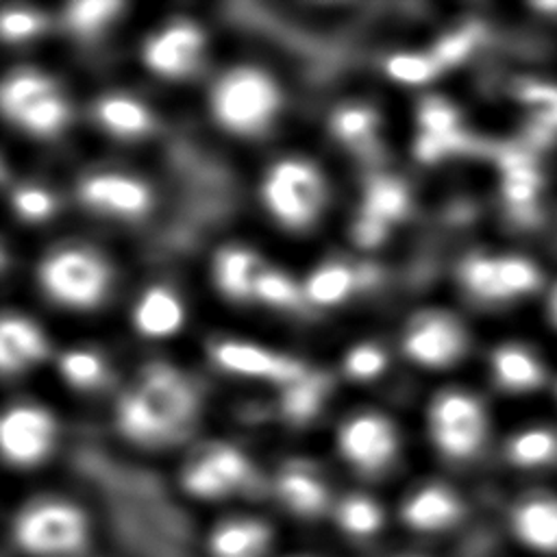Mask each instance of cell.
<instances>
[{"mask_svg": "<svg viewBox=\"0 0 557 557\" xmlns=\"http://www.w3.org/2000/svg\"><path fill=\"white\" fill-rule=\"evenodd\" d=\"M342 457L361 474L383 472L398 450V437L389 420L381 416H359L339 431Z\"/></svg>", "mask_w": 557, "mask_h": 557, "instance_id": "obj_12", "label": "cell"}, {"mask_svg": "<svg viewBox=\"0 0 557 557\" xmlns=\"http://www.w3.org/2000/svg\"><path fill=\"white\" fill-rule=\"evenodd\" d=\"M15 211L26 220H41L52 211V198L37 187H22L13 194Z\"/></svg>", "mask_w": 557, "mask_h": 557, "instance_id": "obj_39", "label": "cell"}, {"mask_svg": "<svg viewBox=\"0 0 557 557\" xmlns=\"http://www.w3.org/2000/svg\"><path fill=\"white\" fill-rule=\"evenodd\" d=\"M461 281L479 298L507 300L533 292L540 283V272L524 257L474 255L463 261Z\"/></svg>", "mask_w": 557, "mask_h": 557, "instance_id": "obj_9", "label": "cell"}, {"mask_svg": "<svg viewBox=\"0 0 557 557\" xmlns=\"http://www.w3.org/2000/svg\"><path fill=\"white\" fill-rule=\"evenodd\" d=\"M278 507L300 522H315L331 513L333 498L324 479L309 466L289 463L270 485Z\"/></svg>", "mask_w": 557, "mask_h": 557, "instance_id": "obj_13", "label": "cell"}, {"mask_svg": "<svg viewBox=\"0 0 557 557\" xmlns=\"http://www.w3.org/2000/svg\"><path fill=\"white\" fill-rule=\"evenodd\" d=\"M48 352L44 335L28 320L4 315L0 326V363L4 372L20 370Z\"/></svg>", "mask_w": 557, "mask_h": 557, "instance_id": "obj_20", "label": "cell"}, {"mask_svg": "<svg viewBox=\"0 0 557 557\" xmlns=\"http://www.w3.org/2000/svg\"><path fill=\"white\" fill-rule=\"evenodd\" d=\"M263 268L259 259L244 248H224L215 261V276L224 294L231 298L255 296V285Z\"/></svg>", "mask_w": 557, "mask_h": 557, "instance_id": "obj_22", "label": "cell"}, {"mask_svg": "<svg viewBox=\"0 0 557 557\" xmlns=\"http://www.w3.org/2000/svg\"><path fill=\"white\" fill-rule=\"evenodd\" d=\"M442 67L429 54H396L387 61V72L403 83H424L433 78Z\"/></svg>", "mask_w": 557, "mask_h": 557, "instance_id": "obj_35", "label": "cell"}, {"mask_svg": "<svg viewBox=\"0 0 557 557\" xmlns=\"http://www.w3.org/2000/svg\"><path fill=\"white\" fill-rule=\"evenodd\" d=\"M61 372L63 376L78 387H89L102 381V361L87 350H72L61 357Z\"/></svg>", "mask_w": 557, "mask_h": 557, "instance_id": "obj_34", "label": "cell"}, {"mask_svg": "<svg viewBox=\"0 0 557 557\" xmlns=\"http://www.w3.org/2000/svg\"><path fill=\"white\" fill-rule=\"evenodd\" d=\"M202 46V33L194 24L178 22L148 39L144 59L154 72L163 76H185L198 65Z\"/></svg>", "mask_w": 557, "mask_h": 557, "instance_id": "obj_15", "label": "cell"}, {"mask_svg": "<svg viewBox=\"0 0 557 557\" xmlns=\"http://www.w3.org/2000/svg\"><path fill=\"white\" fill-rule=\"evenodd\" d=\"M466 513L459 494L444 483H424L411 490L398 507V522L413 535L431 537L455 529Z\"/></svg>", "mask_w": 557, "mask_h": 557, "instance_id": "obj_10", "label": "cell"}, {"mask_svg": "<svg viewBox=\"0 0 557 557\" xmlns=\"http://www.w3.org/2000/svg\"><path fill=\"white\" fill-rule=\"evenodd\" d=\"M524 98L533 104H542V111L546 115H550L553 120H557V89L555 87L533 85L524 91Z\"/></svg>", "mask_w": 557, "mask_h": 557, "instance_id": "obj_42", "label": "cell"}, {"mask_svg": "<svg viewBox=\"0 0 557 557\" xmlns=\"http://www.w3.org/2000/svg\"><path fill=\"white\" fill-rule=\"evenodd\" d=\"M537 9H542V11H557V2H542V4H537Z\"/></svg>", "mask_w": 557, "mask_h": 557, "instance_id": "obj_45", "label": "cell"}, {"mask_svg": "<svg viewBox=\"0 0 557 557\" xmlns=\"http://www.w3.org/2000/svg\"><path fill=\"white\" fill-rule=\"evenodd\" d=\"M276 109V85L252 67L231 70L213 89L215 117L235 133H257L265 128Z\"/></svg>", "mask_w": 557, "mask_h": 557, "instance_id": "obj_4", "label": "cell"}, {"mask_svg": "<svg viewBox=\"0 0 557 557\" xmlns=\"http://www.w3.org/2000/svg\"><path fill=\"white\" fill-rule=\"evenodd\" d=\"M492 368L498 383L507 389L527 392L544 383L542 361L524 346H516V344L498 346L492 355Z\"/></svg>", "mask_w": 557, "mask_h": 557, "instance_id": "obj_21", "label": "cell"}, {"mask_svg": "<svg viewBox=\"0 0 557 557\" xmlns=\"http://www.w3.org/2000/svg\"><path fill=\"white\" fill-rule=\"evenodd\" d=\"M409 209V194L405 185L389 176H379L368 185L363 215L381 220L383 224H392L400 220Z\"/></svg>", "mask_w": 557, "mask_h": 557, "instance_id": "obj_24", "label": "cell"}, {"mask_svg": "<svg viewBox=\"0 0 557 557\" xmlns=\"http://www.w3.org/2000/svg\"><path fill=\"white\" fill-rule=\"evenodd\" d=\"M46 292L72 307L96 305L109 283L107 268L85 250H61L48 257L39 270Z\"/></svg>", "mask_w": 557, "mask_h": 557, "instance_id": "obj_8", "label": "cell"}, {"mask_svg": "<svg viewBox=\"0 0 557 557\" xmlns=\"http://www.w3.org/2000/svg\"><path fill=\"white\" fill-rule=\"evenodd\" d=\"M379 117L368 107H344L333 115V133L348 144H366L374 137Z\"/></svg>", "mask_w": 557, "mask_h": 557, "instance_id": "obj_30", "label": "cell"}, {"mask_svg": "<svg viewBox=\"0 0 557 557\" xmlns=\"http://www.w3.org/2000/svg\"><path fill=\"white\" fill-rule=\"evenodd\" d=\"M120 9L122 4L115 0H81L72 2L65 9V17L72 24V28L81 33H94L104 22H109Z\"/></svg>", "mask_w": 557, "mask_h": 557, "instance_id": "obj_32", "label": "cell"}, {"mask_svg": "<svg viewBox=\"0 0 557 557\" xmlns=\"http://www.w3.org/2000/svg\"><path fill=\"white\" fill-rule=\"evenodd\" d=\"M385 235H387V224L361 213V218L355 224V239L359 246H376L383 242Z\"/></svg>", "mask_w": 557, "mask_h": 557, "instance_id": "obj_41", "label": "cell"}, {"mask_svg": "<svg viewBox=\"0 0 557 557\" xmlns=\"http://www.w3.org/2000/svg\"><path fill=\"white\" fill-rule=\"evenodd\" d=\"M9 544L20 557H89L96 529L81 503L57 494L33 496L11 516Z\"/></svg>", "mask_w": 557, "mask_h": 557, "instance_id": "obj_2", "label": "cell"}, {"mask_svg": "<svg viewBox=\"0 0 557 557\" xmlns=\"http://www.w3.org/2000/svg\"><path fill=\"white\" fill-rule=\"evenodd\" d=\"M418 122L422 126V133H429V135L450 137V135L461 133L459 124H457L459 122L457 111L440 98H426L422 102L420 113H418Z\"/></svg>", "mask_w": 557, "mask_h": 557, "instance_id": "obj_33", "label": "cell"}, {"mask_svg": "<svg viewBox=\"0 0 557 557\" xmlns=\"http://www.w3.org/2000/svg\"><path fill=\"white\" fill-rule=\"evenodd\" d=\"M54 94L50 78L37 72H17L2 87V109L11 120H17L26 109H30L41 98Z\"/></svg>", "mask_w": 557, "mask_h": 557, "instance_id": "obj_27", "label": "cell"}, {"mask_svg": "<svg viewBox=\"0 0 557 557\" xmlns=\"http://www.w3.org/2000/svg\"><path fill=\"white\" fill-rule=\"evenodd\" d=\"M263 200L278 222L300 228L318 215L324 185L309 163L287 159L270 170L263 183Z\"/></svg>", "mask_w": 557, "mask_h": 557, "instance_id": "obj_5", "label": "cell"}, {"mask_svg": "<svg viewBox=\"0 0 557 557\" xmlns=\"http://www.w3.org/2000/svg\"><path fill=\"white\" fill-rule=\"evenodd\" d=\"M472 44H474V33L470 28L457 30V33L440 39L437 46L433 48L431 57L437 61L440 67H444V65L461 61L472 50Z\"/></svg>", "mask_w": 557, "mask_h": 557, "instance_id": "obj_37", "label": "cell"}, {"mask_svg": "<svg viewBox=\"0 0 557 557\" xmlns=\"http://www.w3.org/2000/svg\"><path fill=\"white\" fill-rule=\"evenodd\" d=\"M352 283H355V274L346 265L329 263L309 276L307 296L313 302L331 305L342 300L350 292Z\"/></svg>", "mask_w": 557, "mask_h": 557, "instance_id": "obj_29", "label": "cell"}, {"mask_svg": "<svg viewBox=\"0 0 557 557\" xmlns=\"http://www.w3.org/2000/svg\"><path fill=\"white\" fill-rule=\"evenodd\" d=\"M255 296L270 305H281V307H292L298 305L300 294L298 287L276 270H263L257 285H255Z\"/></svg>", "mask_w": 557, "mask_h": 557, "instance_id": "obj_36", "label": "cell"}, {"mask_svg": "<svg viewBox=\"0 0 557 557\" xmlns=\"http://www.w3.org/2000/svg\"><path fill=\"white\" fill-rule=\"evenodd\" d=\"M511 531L537 553H557V498L537 494L520 500L511 511Z\"/></svg>", "mask_w": 557, "mask_h": 557, "instance_id": "obj_19", "label": "cell"}, {"mask_svg": "<svg viewBox=\"0 0 557 557\" xmlns=\"http://www.w3.org/2000/svg\"><path fill=\"white\" fill-rule=\"evenodd\" d=\"M98 120L120 137H135L144 135L150 126V113L135 100L111 96L98 102Z\"/></svg>", "mask_w": 557, "mask_h": 557, "instance_id": "obj_26", "label": "cell"}, {"mask_svg": "<svg viewBox=\"0 0 557 557\" xmlns=\"http://www.w3.org/2000/svg\"><path fill=\"white\" fill-rule=\"evenodd\" d=\"M181 487L187 496L205 503L250 498L263 490L250 459L228 444L196 448L183 463Z\"/></svg>", "mask_w": 557, "mask_h": 557, "instance_id": "obj_3", "label": "cell"}, {"mask_svg": "<svg viewBox=\"0 0 557 557\" xmlns=\"http://www.w3.org/2000/svg\"><path fill=\"white\" fill-rule=\"evenodd\" d=\"M278 557H322V555L311 553V550H296V553H285V555H278Z\"/></svg>", "mask_w": 557, "mask_h": 557, "instance_id": "obj_44", "label": "cell"}, {"mask_svg": "<svg viewBox=\"0 0 557 557\" xmlns=\"http://www.w3.org/2000/svg\"><path fill=\"white\" fill-rule=\"evenodd\" d=\"M392 557H424L420 553H398V555H392Z\"/></svg>", "mask_w": 557, "mask_h": 557, "instance_id": "obj_46", "label": "cell"}, {"mask_svg": "<svg viewBox=\"0 0 557 557\" xmlns=\"http://www.w3.org/2000/svg\"><path fill=\"white\" fill-rule=\"evenodd\" d=\"M276 524L259 513L235 511L213 520L200 540L202 557H278Z\"/></svg>", "mask_w": 557, "mask_h": 557, "instance_id": "obj_7", "label": "cell"}, {"mask_svg": "<svg viewBox=\"0 0 557 557\" xmlns=\"http://www.w3.org/2000/svg\"><path fill=\"white\" fill-rule=\"evenodd\" d=\"M2 455L17 468H30L48 457L54 444L52 418L30 405H17L9 409L0 426Z\"/></svg>", "mask_w": 557, "mask_h": 557, "instance_id": "obj_11", "label": "cell"}, {"mask_svg": "<svg viewBox=\"0 0 557 557\" xmlns=\"http://www.w3.org/2000/svg\"><path fill=\"white\" fill-rule=\"evenodd\" d=\"M81 200L98 211L117 215H139L148 209L150 194L148 187L139 181L117 174H102L91 176L81 185Z\"/></svg>", "mask_w": 557, "mask_h": 557, "instance_id": "obj_18", "label": "cell"}, {"mask_svg": "<svg viewBox=\"0 0 557 557\" xmlns=\"http://www.w3.org/2000/svg\"><path fill=\"white\" fill-rule=\"evenodd\" d=\"M181 322L183 307L178 298L163 287L148 289L135 309L137 329L150 337L170 335L181 326Z\"/></svg>", "mask_w": 557, "mask_h": 557, "instance_id": "obj_23", "label": "cell"}, {"mask_svg": "<svg viewBox=\"0 0 557 557\" xmlns=\"http://www.w3.org/2000/svg\"><path fill=\"white\" fill-rule=\"evenodd\" d=\"M41 24H44V20L37 13L20 11V9L4 11V15H2V35H4V39H22V37H28V35L37 33L41 28Z\"/></svg>", "mask_w": 557, "mask_h": 557, "instance_id": "obj_40", "label": "cell"}, {"mask_svg": "<svg viewBox=\"0 0 557 557\" xmlns=\"http://www.w3.org/2000/svg\"><path fill=\"white\" fill-rule=\"evenodd\" d=\"M331 387V379L322 372L305 374L302 379L289 383L283 394V411L294 422L311 420L324 403V396Z\"/></svg>", "mask_w": 557, "mask_h": 557, "instance_id": "obj_25", "label": "cell"}, {"mask_svg": "<svg viewBox=\"0 0 557 557\" xmlns=\"http://www.w3.org/2000/svg\"><path fill=\"white\" fill-rule=\"evenodd\" d=\"M335 531L350 544H370L387 527L383 505L361 492L346 494L333 503L329 513Z\"/></svg>", "mask_w": 557, "mask_h": 557, "instance_id": "obj_17", "label": "cell"}, {"mask_svg": "<svg viewBox=\"0 0 557 557\" xmlns=\"http://www.w3.org/2000/svg\"><path fill=\"white\" fill-rule=\"evenodd\" d=\"M548 315H550L553 324L557 326V285L553 287V292H550V296H548Z\"/></svg>", "mask_w": 557, "mask_h": 557, "instance_id": "obj_43", "label": "cell"}, {"mask_svg": "<svg viewBox=\"0 0 557 557\" xmlns=\"http://www.w3.org/2000/svg\"><path fill=\"white\" fill-rule=\"evenodd\" d=\"M507 455L520 468L546 466L557 459V433L544 426L527 429L509 442Z\"/></svg>", "mask_w": 557, "mask_h": 557, "instance_id": "obj_28", "label": "cell"}, {"mask_svg": "<svg viewBox=\"0 0 557 557\" xmlns=\"http://www.w3.org/2000/svg\"><path fill=\"white\" fill-rule=\"evenodd\" d=\"M196 394L172 368L150 366L117 403V429L139 446L159 448L185 437L194 422Z\"/></svg>", "mask_w": 557, "mask_h": 557, "instance_id": "obj_1", "label": "cell"}, {"mask_svg": "<svg viewBox=\"0 0 557 557\" xmlns=\"http://www.w3.org/2000/svg\"><path fill=\"white\" fill-rule=\"evenodd\" d=\"M487 433L483 407L463 392L442 394L431 409V435L435 446L453 459H466L479 450Z\"/></svg>", "mask_w": 557, "mask_h": 557, "instance_id": "obj_6", "label": "cell"}, {"mask_svg": "<svg viewBox=\"0 0 557 557\" xmlns=\"http://www.w3.org/2000/svg\"><path fill=\"white\" fill-rule=\"evenodd\" d=\"M463 329L446 313H424L405 337L409 357L424 366H446L463 352Z\"/></svg>", "mask_w": 557, "mask_h": 557, "instance_id": "obj_14", "label": "cell"}, {"mask_svg": "<svg viewBox=\"0 0 557 557\" xmlns=\"http://www.w3.org/2000/svg\"><path fill=\"white\" fill-rule=\"evenodd\" d=\"M385 368V355L374 346H357L346 357V372L352 379H370Z\"/></svg>", "mask_w": 557, "mask_h": 557, "instance_id": "obj_38", "label": "cell"}, {"mask_svg": "<svg viewBox=\"0 0 557 557\" xmlns=\"http://www.w3.org/2000/svg\"><path fill=\"white\" fill-rule=\"evenodd\" d=\"M67 109L63 100L57 94H50L35 102L30 109H26L15 122H20L24 128H28L35 135H50L59 131L65 124Z\"/></svg>", "mask_w": 557, "mask_h": 557, "instance_id": "obj_31", "label": "cell"}, {"mask_svg": "<svg viewBox=\"0 0 557 557\" xmlns=\"http://www.w3.org/2000/svg\"><path fill=\"white\" fill-rule=\"evenodd\" d=\"M213 357L222 368H226L231 372L265 376V379L283 381V383H294L307 374V370L300 361L283 357V355H274L265 348L244 344V342H224V344L215 346Z\"/></svg>", "mask_w": 557, "mask_h": 557, "instance_id": "obj_16", "label": "cell"}]
</instances>
